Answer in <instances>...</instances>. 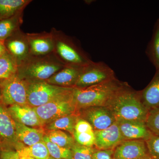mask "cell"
<instances>
[{
	"label": "cell",
	"instance_id": "obj_29",
	"mask_svg": "<svg viewBox=\"0 0 159 159\" xmlns=\"http://www.w3.org/2000/svg\"><path fill=\"white\" fill-rule=\"evenodd\" d=\"M73 137L75 142L79 145L93 147L95 144V136L94 130L82 133L74 132Z\"/></svg>",
	"mask_w": 159,
	"mask_h": 159
},
{
	"label": "cell",
	"instance_id": "obj_1",
	"mask_svg": "<svg viewBox=\"0 0 159 159\" xmlns=\"http://www.w3.org/2000/svg\"><path fill=\"white\" fill-rule=\"evenodd\" d=\"M127 84L116 78L85 88H74L73 101L77 111L91 107H106Z\"/></svg>",
	"mask_w": 159,
	"mask_h": 159
},
{
	"label": "cell",
	"instance_id": "obj_19",
	"mask_svg": "<svg viewBox=\"0 0 159 159\" xmlns=\"http://www.w3.org/2000/svg\"><path fill=\"white\" fill-rule=\"evenodd\" d=\"M15 122L16 137L20 142L30 146L43 141L45 134L41 129L29 127L16 121Z\"/></svg>",
	"mask_w": 159,
	"mask_h": 159
},
{
	"label": "cell",
	"instance_id": "obj_20",
	"mask_svg": "<svg viewBox=\"0 0 159 159\" xmlns=\"http://www.w3.org/2000/svg\"><path fill=\"white\" fill-rule=\"evenodd\" d=\"M29 0H0V20L14 16L24 10Z\"/></svg>",
	"mask_w": 159,
	"mask_h": 159
},
{
	"label": "cell",
	"instance_id": "obj_26",
	"mask_svg": "<svg viewBox=\"0 0 159 159\" xmlns=\"http://www.w3.org/2000/svg\"><path fill=\"white\" fill-rule=\"evenodd\" d=\"M22 148L34 159H49L50 157L48 149L43 141Z\"/></svg>",
	"mask_w": 159,
	"mask_h": 159
},
{
	"label": "cell",
	"instance_id": "obj_30",
	"mask_svg": "<svg viewBox=\"0 0 159 159\" xmlns=\"http://www.w3.org/2000/svg\"><path fill=\"white\" fill-rule=\"evenodd\" d=\"M150 56L157 70L159 69V24L157 26L151 45Z\"/></svg>",
	"mask_w": 159,
	"mask_h": 159
},
{
	"label": "cell",
	"instance_id": "obj_3",
	"mask_svg": "<svg viewBox=\"0 0 159 159\" xmlns=\"http://www.w3.org/2000/svg\"><path fill=\"white\" fill-rule=\"evenodd\" d=\"M65 66L53 53L44 56L31 55L18 66L17 74L27 81H46Z\"/></svg>",
	"mask_w": 159,
	"mask_h": 159
},
{
	"label": "cell",
	"instance_id": "obj_38",
	"mask_svg": "<svg viewBox=\"0 0 159 159\" xmlns=\"http://www.w3.org/2000/svg\"><path fill=\"white\" fill-rule=\"evenodd\" d=\"M49 159H55L51 157H50V158H49Z\"/></svg>",
	"mask_w": 159,
	"mask_h": 159
},
{
	"label": "cell",
	"instance_id": "obj_2",
	"mask_svg": "<svg viewBox=\"0 0 159 159\" xmlns=\"http://www.w3.org/2000/svg\"><path fill=\"white\" fill-rule=\"evenodd\" d=\"M106 107L119 120L145 122L148 111L141 100L140 91L134 90L127 84L114 97Z\"/></svg>",
	"mask_w": 159,
	"mask_h": 159
},
{
	"label": "cell",
	"instance_id": "obj_32",
	"mask_svg": "<svg viewBox=\"0 0 159 159\" xmlns=\"http://www.w3.org/2000/svg\"><path fill=\"white\" fill-rule=\"evenodd\" d=\"M93 130V127L90 123L81 118H78L75 125L74 132L77 133H82Z\"/></svg>",
	"mask_w": 159,
	"mask_h": 159
},
{
	"label": "cell",
	"instance_id": "obj_27",
	"mask_svg": "<svg viewBox=\"0 0 159 159\" xmlns=\"http://www.w3.org/2000/svg\"><path fill=\"white\" fill-rule=\"evenodd\" d=\"M70 149L74 159H93L97 148L80 145L76 142Z\"/></svg>",
	"mask_w": 159,
	"mask_h": 159
},
{
	"label": "cell",
	"instance_id": "obj_8",
	"mask_svg": "<svg viewBox=\"0 0 159 159\" xmlns=\"http://www.w3.org/2000/svg\"><path fill=\"white\" fill-rule=\"evenodd\" d=\"M115 78L113 70L105 63L92 61L84 67L74 88H85Z\"/></svg>",
	"mask_w": 159,
	"mask_h": 159
},
{
	"label": "cell",
	"instance_id": "obj_36",
	"mask_svg": "<svg viewBox=\"0 0 159 159\" xmlns=\"http://www.w3.org/2000/svg\"><path fill=\"white\" fill-rule=\"evenodd\" d=\"M7 52V49L4 44V42L0 41V57L3 56Z\"/></svg>",
	"mask_w": 159,
	"mask_h": 159
},
{
	"label": "cell",
	"instance_id": "obj_21",
	"mask_svg": "<svg viewBox=\"0 0 159 159\" xmlns=\"http://www.w3.org/2000/svg\"><path fill=\"white\" fill-rule=\"evenodd\" d=\"M23 11L12 17L0 20V41L4 42L18 30L22 23Z\"/></svg>",
	"mask_w": 159,
	"mask_h": 159
},
{
	"label": "cell",
	"instance_id": "obj_17",
	"mask_svg": "<svg viewBox=\"0 0 159 159\" xmlns=\"http://www.w3.org/2000/svg\"><path fill=\"white\" fill-rule=\"evenodd\" d=\"M8 111L15 121L31 127H42L44 124L33 107L30 106H10Z\"/></svg>",
	"mask_w": 159,
	"mask_h": 159
},
{
	"label": "cell",
	"instance_id": "obj_6",
	"mask_svg": "<svg viewBox=\"0 0 159 159\" xmlns=\"http://www.w3.org/2000/svg\"><path fill=\"white\" fill-rule=\"evenodd\" d=\"M73 94L74 91L44 105L33 108L45 125L61 117L77 113L73 101Z\"/></svg>",
	"mask_w": 159,
	"mask_h": 159
},
{
	"label": "cell",
	"instance_id": "obj_5",
	"mask_svg": "<svg viewBox=\"0 0 159 159\" xmlns=\"http://www.w3.org/2000/svg\"><path fill=\"white\" fill-rule=\"evenodd\" d=\"M27 82L28 105L32 107L44 105L59 97L70 93L74 90L73 88L52 85L45 81Z\"/></svg>",
	"mask_w": 159,
	"mask_h": 159
},
{
	"label": "cell",
	"instance_id": "obj_9",
	"mask_svg": "<svg viewBox=\"0 0 159 159\" xmlns=\"http://www.w3.org/2000/svg\"><path fill=\"white\" fill-rule=\"evenodd\" d=\"M79 118L90 124L94 131L108 128L116 122L114 114L106 107H91L77 111Z\"/></svg>",
	"mask_w": 159,
	"mask_h": 159
},
{
	"label": "cell",
	"instance_id": "obj_11",
	"mask_svg": "<svg viewBox=\"0 0 159 159\" xmlns=\"http://www.w3.org/2000/svg\"><path fill=\"white\" fill-rule=\"evenodd\" d=\"M4 43L7 51L16 61L18 66L31 56L27 34L20 29L8 38Z\"/></svg>",
	"mask_w": 159,
	"mask_h": 159
},
{
	"label": "cell",
	"instance_id": "obj_10",
	"mask_svg": "<svg viewBox=\"0 0 159 159\" xmlns=\"http://www.w3.org/2000/svg\"><path fill=\"white\" fill-rule=\"evenodd\" d=\"M151 158L145 140H127L114 149V159H142Z\"/></svg>",
	"mask_w": 159,
	"mask_h": 159
},
{
	"label": "cell",
	"instance_id": "obj_37",
	"mask_svg": "<svg viewBox=\"0 0 159 159\" xmlns=\"http://www.w3.org/2000/svg\"><path fill=\"white\" fill-rule=\"evenodd\" d=\"M153 159L152 158H145V159Z\"/></svg>",
	"mask_w": 159,
	"mask_h": 159
},
{
	"label": "cell",
	"instance_id": "obj_35",
	"mask_svg": "<svg viewBox=\"0 0 159 159\" xmlns=\"http://www.w3.org/2000/svg\"><path fill=\"white\" fill-rule=\"evenodd\" d=\"M22 148L16 151L17 159H34L26 153Z\"/></svg>",
	"mask_w": 159,
	"mask_h": 159
},
{
	"label": "cell",
	"instance_id": "obj_7",
	"mask_svg": "<svg viewBox=\"0 0 159 159\" xmlns=\"http://www.w3.org/2000/svg\"><path fill=\"white\" fill-rule=\"evenodd\" d=\"M0 102L4 105H28L27 82L18 76L0 82Z\"/></svg>",
	"mask_w": 159,
	"mask_h": 159
},
{
	"label": "cell",
	"instance_id": "obj_33",
	"mask_svg": "<svg viewBox=\"0 0 159 159\" xmlns=\"http://www.w3.org/2000/svg\"><path fill=\"white\" fill-rule=\"evenodd\" d=\"M114 149H96L93 155V159H114Z\"/></svg>",
	"mask_w": 159,
	"mask_h": 159
},
{
	"label": "cell",
	"instance_id": "obj_34",
	"mask_svg": "<svg viewBox=\"0 0 159 159\" xmlns=\"http://www.w3.org/2000/svg\"><path fill=\"white\" fill-rule=\"evenodd\" d=\"M0 159H17L16 151L2 150L0 152Z\"/></svg>",
	"mask_w": 159,
	"mask_h": 159
},
{
	"label": "cell",
	"instance_id": "obj_4",
	"mask_svg": "<svg viewBox=\"0 0 159 159\" xmlns=\"http://www.w3.org/2000/svg\"><path fill=\"white\" fill-rule=\"evenodd\" d=\"M53 54L65 66H84L92 61L74 40L60 31L52 29Z\"/></svg>",
	"mask_w": 159,
	"mask_h": 159
},
{
	"label": "cell",
	"instance_id": "obj_14",
	"mask_svg": "<svg viewBox=\"0 0 159 159\" xmlns=\"http://www.w3.org/2000/svg\"><path fill=\"white\" fill-rule=\"evenodd\" d=\"M26 34L31 55L44 56L53 53L54 40L51 31Z\"/></svg>",
	"mask_w": 159,
	"mask_h": 159
},
{
	"label": "cell",
	"instance_id": "obj_18",
	"mask_svg": "<svg viewBox=\"0 0 159 159\" xmlns=\"http://www.w3.org/2000/svg\"><path fill=\"white\" fill-rule=\"evenodd\" d=\"M140 94L142 103L148 111L159 108V69L149 84L140 91Z\"/></svg>",
	"mask_w": 159,
	"mask_h": 159
},
{
	"label": "cell",
	"instance_id": "obj_25",
	"mask_svg": "<svg viewBox=\"0 0 159 159\" xmlns=\"http://www.w3.org/2000/svg\"><path fill=\"white\" fill-rule=\"evenodd\" d=\"M43 141L45 143L51 157L55 159H74L70 149L63 148L54 144L46 134Z\"/></svg>",
	"mask_w": 159,
	"mask_h": 159
},
{
	"label": "cell",
	"instance_id": "obj_13",
	"mask_svg": "<svg viewBox=\"0 0 159 159\" xmlns=\"http://www.w3.org/2000/svg\"><path fill=\"white\" fill-rule=\"evenodd\" d=\"M96 148L100 150L115 149L125 141L117 122L108 128L101 130L94 131Z\"/></svg>",
	"mask_w": 159,
	"mask_h": 159
},
{
	"label": "cell",
	"instance_id": "obj_22",
	"mask_svg": "<svg viewBox=\"0 0 159 159\" xmlns=\"http://www.w3.org/2000/svg\"><path fill=\"white\" fill-rule=\"evenodd\" d=\"M77 113L71 114L58 118L45 125L48 130H65L73 136L74 128L78 118Z\"/></svg>",
	"mask_w": 159,
	"mask_h": 159
},
{
	"label": "cell",
	"instance_id": "obj_15",
	"mask_svg": "<svg viewBox=\"0 0 159 159\" xmlns=\"http://www.w3.org/2000/svg\"><path fill=\"white\" fill-rule=\"evenodd\" d=\"M116 122L125 141L131 140H146L152 135L145 122L134 120L119 119Z\"/></svg>",
	"mask_w": 159,
	"mask_h": 159
},
{
	"label": "cell",
	"instance_id": "obj_24",
	"mask_svg": "<svg viewBox=\"0 0 159 159\" xmlns=\"http://www.w3.org/2000/svg\"><path fill=\"white\" fill-rule=\"evenodd\" d=\"M46 135L51 142L63 148L71 149L76 143L73 136L61 130H48Z\"/></svg>",
	"mask_w": 159,
	"mask_h": 159
},
{
	"label": "cell",
	"instance_id": "obj_12",
	"mask_svg": "<svg viewBox=\"0 0 159 159\" xmlns=\"http://www.w3.org/2000/svg\"><path fill=\"white\" fill-rule=\"evenodd\" d=\"M13 146L17 149L23 148L16 134L15 122L4 104L0 102V143Z\"/></svg>",
	"mask_w": 159,
	"mask_h": 159
},
{
	"label": "cell",
	"instance_id": "obj_16",
	"mask_svg": "<svg viewBox=\"0 0 159 159\" xmlns=\"http://www.w3.org/2000/svg\"><path fill=\"white\" fill-rule=\"evenodd\" d=\"M84 67L65 66L45 81L52 85L74 88Z\"/></svg>",
	"mask_w": 159,
	"mask_h": 159
},
{
	"label": "cell",
	"instance_id": "obj_28",
	"mask_svg": "<svg viewBox=\"0 0 159 159\" xmlns=\"http://www.w3.org/2000/svg\"><path fill=\"white\" fill-rule=\"evenodd\" d=\"M145 124L152 134L159 136V108L148 111Z\"/></svg>",
	"mask_w": 159,
	"mask_h": 159
},
{
	"label": "cell",
	"instance_id": "obj_31",
	"mask_svg": "<svg viewBox=\"0 0 159 159\" xmlns=\"http://www.w3.org/2000/svg\"><path fill=\"white\" fill-rule=\"evenodd\" d=\"M145 141L150 156L153 159H159V136L152 134Z\"/></svg>",
	"mask_w": 159,
	"mask_h": 159
},
{
	"label": "cell",
	"instance_id": "obj_23",
	"mask_svg": "<svg viewBox=\"0 0 159 159\" xmlns=\"http://www.w3.org/2000/svg\"><path fill=\"white\" fill-rule=\"evenodd\" d=\"M18 67L16 61L7 51L0 57V82L16 75Z\"/></svg>",
	"mask_w": 159,
	"mask_h": 159
}]
</instances>
